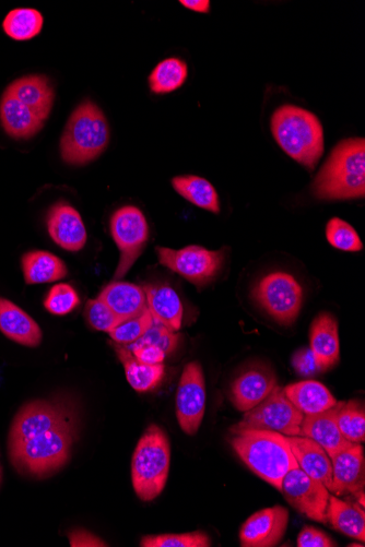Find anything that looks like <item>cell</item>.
<instances>
[{
	"label": "cell",
	"instance_id": "obj_2",
	"mask_svg": "<svg viewBox=\"0 0 365 547\" xmlns=\"http://www.w3.org/2000/svg\"><path fill=\"white\" fill-rule=\"evenodd\" d=\"M231 434L230 445L245 465L280 491L285 475L298 466L287 436L265 430H231Z\"/></svg>",
	"mask_w": 365,
	"mask_h": 547
},
{
	"label": "cell",
	"instance_id": "obj_4",
	"mask_svg": "<svg viewBox=\"0 0 365 547\" xmlns=\"http://www.w3.org/2000/svg\"><path fill=\"white\" fill-rule=\"evenodd\" d=\"M272 132L290 158L315 169L324 152V130L316 115L299 106H280L272 117Z\"/></svg>",
	"mask_w": 365,
	"mask_h": 547
},
{
	"label": "cell",
	"instance_id": "obj_30",
	"mask_svg": "<svg viewBox=\"0 0 365 547\" xmlns=\"http://www.w3.org/2000/svg\"><path fill=\"white\" fill-rule=\"evenodd\" d=\"M188 75L185 62L171 57L159 63L149 77V86L153 93L167 94L180 89Z\"/></svg>",
	"mask_w": 365,
	"mask_h": 547
},
{
	"label": "cell",
	"instance_id": "obj_42",
	"mask_svg": "<svg viewBox=\"0 0 365 547\" xmlns=\"http://www.w3.org/2000/svg\"><path fill=\"white\" fill-rule=\"evenodd\" d=\"M69 543L73 547H103L108 546L92 533L77 529L69 534Z\"/></svg>",
	"mask_w": 365,
	"mask_h": 547
},
{
	"label": "cell",
	"instance_id": "obj_28",
	"mask_svg": "<svg viewBox=\"0 0 365 547\" xmlns=\"http://www.w3.org/2000/svg\"><path fill=\"white\" fill-rule=\"evenodd\" d=\"M22 271L27 284L60 281L67 276L68 272L62 259L43 251H33L23 255Z\"/></svg>",
	"mask_w": 365,
	"mask_h": 547
},
{
	"label": "cell",
	"instance_id": "obj_6",
	"mask_svg": "<svg viewBox=\"0 0 365 547\" xmlns=\"http://www.w3.org/2000/svg\"><path fill=\"white\" fill-rule=\"evenodd\" d=\"M171 460L169 438L158 425H150L139 439L132 460V480L143 502L156 499L166 487Z\"/></svg>",
	"mask_w": 365,
	"mask_h": 547
},
{
	"label": "cell",
	"instance_id": "obj_14",
	"mask_svg": "<svg viewBox=\"0 0 365 547\" xmlns=\"http://www.w3.org/2000/svg\"><path fill=\"white\" fill-rule=\"evenodd\" d=\"M47 230L52 240L69 252H79L87 243V230L79 212L61 200L47 212Z\"/></svg>",
	"mask_w": 365,
	"mask_h": 547
},
{
	"label": "cell",
	"instance_id": "obj_35",
	"mask_svg": "<svg viewBox=\"0 0 365 547\" xmlns=\"http://www.w3.org/2000/svg\"><path fill=\"white\" fill-rule=\"evenodd\" d=\"M326 237L329 244L345 252H360L363 244L355 229L351 225L339 218H334L328 222L326 227Z\"/></svg>",
	"mask_w": 365,
	"mask_h": 547
},
{
	"label": "cell",
	"instance_id": "obj_18",
	"mask_svg": "<svg viewBox=\"0 0 365 547\" xmlns=\"http://www.w3.org/2000/svg\"><path fill=\"white\" fill-rule=\"evenodd\" d=\"M298 466L311 478L323 483L329 492L333 485L332 460L324 448L313 439L304 436H287Z\"/></svg>",
	"mask_w": 365,
	"mask_h": 547
},
{
	"label": "cell",
	"instance_id": "obj_38",
	"mask_svg": "<svg viewBox=\"0 0 365 547\" xmlns=\"http://www.w3.org/2000/svg\"><path fill=\"white\" fill-rule=\"evenodd\" d=\"M179 340V335H176L175 332L158 323V321L153 320V324L146 331V334L135 343L131 344V346L151 344V346H156L169 355L178 347Z\"/></svg>",
	"mask_w": 365,
	"mask_h": 547
},
{
	"label": "cell",
	"instance_id": "obj_19",
	"mask_svg": "<svg viewBox=\"0 0 365 547\" xmlns=\"http://www.w3.org/2000/svg\"><path fill=\"white\" fill-rule=\"evenodd\" d=\"M310 342V349L320 372L331 370L339 362L338 324L333 315L322 313L314 319Z\"/></svg>",
	"mask_w": 365,
	"mask_h": 547
},
{
	"label": "cell",
	"instance_id": "obj_16",
	"mask_svg": "<svg viewBox=\"0 0 365 547\" xmlns=\"http://www.w3.org/2000/svg\"><path fill=\"white\" fill-rule=\"evenodd\" d=\"M277 386V379L272 371L251 368L234 380L231 401L235 408L245 413L264 401Z\"/></svg>",
	"mask_w": 365,
	"mask_h": 547
},
{
	"label": "cell",
	"instance_id": "obj_41",
	"mask_svg": "<svg viewBox=\"0 0 365 547\" xmlns=\"http://www.w3.org/2000/svg\"><path fill=\"white\" fill-rule=\"evenodd\" d=\"M132 351L135 358L144 364L148 365H160L166 360L167 354L160 348L151 346V344H143V346H129L127 347Z\"/></svg>",
	"mask_w": 365,
	"mask_h": 547
},
{
	"label": "cell",
	"instance_id": "obj_15",
	"mask_svg": "<svg viewBox=\"0 0 365 547\" xmlns=\"http://www.w3.org/2000/svg\"><path fill=\"white\" fill-rule=\"evenodd\" d=\"M332 460L333 485L335 496L361 495L364 491V450L360 444H351L338 451Z\"/></svg>",
	"mask_w": 365,
	"mask_h": 547
},
{
	"label": "cell",
	"instance_id": "obj_32",
	"mask_svg": "<svg viewBox=\"0 0 365 547\" xmlns=\"http://www.w3.org/2000/svg\"><path fill=\"white\" fill-rule=\"evenodd\" d=\"M337 423L347 441L353 444L364 443L365 412L358 400L341 402L337 412Z\"/></svg>",
	"mask_w": 365,
	"mask_h": 547
},
{
	"label": "cell",
	"instance_id": "obj_22",
	"mask_svg": "<svg viewBox=\"0 0 365 547\" xmlns=\"http://www.w3.org/2000/svg\"><path fill=\"white\" fill-rule=\"evenodd\" d=\"M0 123L10 137L29 139L37 135L44 122L28 106L5 91L0 100Z\"/></svg>",
	"mask_w": 365,
	"mask_h": 547
},
{
	"label": "cell",
	"instance_id": "obj_12",
	"mask_svg": "<svg viewBox=\"0 0 365 547\" xmlns=\"http://www.w3.org/2000/svg\"><path fill=\"white\" fill-rule=\"evenodd\" d=\"M205 410L206 384L203 368L198 362H192L184 368L176 395V416L185 434H197L204 420Z\"/></svg>",
	"mask_w": 365,
	"mask_h": 547
},
{
	"label": "cell",
	"instance_id": "obj_40",
	"mask_svg": "<svg viewBox=\"0 0 365 547\" xmlns=\"http://www.w3.org/2000/svg\"><path fill=\"white\" fill-rule=\"evenodd\" d=\"M292 365L294 370L303 377H312L320 373L311 349H301L294 353Z\"/></svg>",
	"mask_w": 365,
	"mask_h": 547
},
{
	"label": "cell",
	"instance_id": "obj_17",
	"mask_svg": "<svg viewBox=\"0 0 365 547\" xmlns=\"http://www.w3.org/2000/svg\"><path fill=\"white\" fill-rule=\"evenodd\" d=\"M340 404L337 402L335 407L321 413L304 415L300 427V436L311 438L321 445L329 458L352 444L338 427L337 412Z\"/></svg>",
	"mask_w": 365,
	"mask_h": 547
},
{
	"label": "cell",
	"instance_id": "obj_8",
	"mask_svg": "<svg viewBox=\"0 0 365 547\" xmlns=\"http://www.w3.org/2000/svg\"><path fill=\"white\" fill-rule=\"evenodd\" d=\"M159 263L178 273L196 287L203 288L213 282L225 263L226 249L209 251L202 246H187L182 249L157 247Z\"/></svg>",
	"mask_w": 365,
	"mask_h": 547
},
{
	"label": "cell",
	"instance_id": "obj_44",
	"mask_svg": "<svg viewBox=\"0 0 365 547\" xmlns=\"http://www.w3.org/2000/svg\"><path fill=\"white\" fill-rule=\"evenodd\" d=\"M3 481V468L2 465H0V484H2Z\"/></svg>",
	"mask_w": 365,
	"mask_h": 547
},
{
	"label": "cell",
	"instance_id": "obj_24",
	"mask_svg": "<svg viewBox=\"0 0 365 547\" xmlns=\"http://www.w3.org/2000/svg\"><path fill=\"white\" fill-rule=\"evenodd\" d=\"M99 299L122 320L140 315L147 308L144 288L128 282L115 281L105 287Z\"/></svg>",
	"mask_w": 365,
	"mask_h": 547
},
{
	"label": "cell",
	"instance_id": "obj_36",
	"mask_svg": "<svg viewBox=\"0 0 365 547\" xmlns=\"http://www.w3.org/2000/svg\"><path fill=\"white\" fill-rule=\"evenodd\" d=\"M80 304L77 291L72 285L60 283L54 285L44 301V306L53 315L64 316L72 313Z\"/></svg>",
	"mask_w": 365,
	"mask_h": 547
},
{
	"label": "cell",
	"instance_id": "obj_20",
	"mask_svg": "<svg viewBox=\"0 0 365 547\" xmlns=\"http://www.w3.org/2000/svg\"><path fill=\"white\" fill-rule=\"evenodd\" d=\"M6 92L45 122L49 118L54 104V89L49 78L43 75H30L15 80Z\"/></svg>",
	"mask_w": 365,
	"mask_h": 547
},
{
	"label": "cell",
	"instance_id": "obj_25",
	"mask_svg": "<svg viewBox=\"0 0 365 547\" xmlns=\"http://www.w3.org/2000/svg\"><path fill=\"white\" fill-rule=\"evenodd\" d=\"M113 348L124 366L129 385L137 392H147L157 388L166 375V367L148 365L139 362L131 350L120 343H113Z\"/></svg>",
	"mask_w": 365,
	"mask_h": 547
},
{
	"label": "cell",
	"instance_id": "obj_31",
	"mask_svg": "<svg viewBox=\"0 0 365 547\" xmlns=\"http://www.w3.org/2000/svg\"><path fill=\"white\" fill-rule=\"evenodd\" d=\"M44 19L40 11L30 8L11 10L3 22L9 38L16 41L31 40L41 32Z\"/></svg>",
	"mask_w": 365,
	"mask_h": 547
},
{
	"label": "cell",
	"instance_id": "obj_10",
	"mask_svg": "<svg viewBox=\"0 0 365 547\" xmlns=\"http://www.w3.org/2000/svg\"><path fill=\"white\" fill-rule=\"evenodd\" d=\"M113 240L120 249L119 267L115 280H120L132 269L149 241V227L143 211L135 206H124L111 218Z\"/></svg>",
	"mask_w": 365,
	"mask_h": 547
},
{
	"label": "cell",
	"instance_id": "obj_9",
	"mask_svg": "<svg viewBox=\"0 0 365 547\" xmlns=\"http://www.w3.org/2000/svg\"><path fill=\"white\" fill-rule=\"evenodd\" d=\"M304 414L294 407L284 389L277 386L264 401L245 412L232 430H265L286 436H300Z\"/></svg>",
	"mask_w": 365,
	"mask_h": 547
},
{
	"label": "cell",
	"instance_id": "obj_34",
	"mask_svg": "<svg viewBox=\"0 0 365 547\" xmlns=\"http://www.w3.org/2000/svg\"><path fill=\"white\" fill-rule=\"evenodd\" d=\"M141 547H209L208 534L202 531L182 534L148 535L140 542Z\"/></svg>",
	"mask_w": 365,
	"mask_h": 547
},
{
	"label": "cell",
	"instance_id": "obj_26",
	"mask_svg": "<svg viewBox=\"0 0 365 547\" xmlns=\"http://www.w3.org/2000/svg\"><path fill=\"white\" fill-rule=\"evenodd\" d=\"M288 399L304 415L324 412L336 406L337 400L323 384L305 380L284 388Z\"/></svg>",
	"mask_w": 365,
	"mask_h": 547
},
{
	"label": "cell",
	"instance_id": "obj_37",
	"mask_svg": "<svg viewBox=\"0 0 365 547\" xmlns=\"http://www.w3.org/2000/svg\"><path fill=\"white\" fill-rule=\"evenodd\" d=\"M85 316L88 324L96 330L110 332L119 324L122 319L117 317L112 309L102 300H91L87 303Z\"/></svg>",
	"mask_w": 365,
	"mask_h": 547
},
{
	"label": "cell",
	"instance_id": "obj_27",
	"mask_svg": "<svg viewBox=\"0 0 365 547\" xmlns=\"http://www.w3.org/2000/svg\"><path fill=\"white\" fill-rule=\"evenodd\" d=\"M327 522L347 537L365 541V514L356 504L341 501L335 495H329L326 510Z\"/></svg>",
	"mask_w": 365,
	"mask_h": 547
},
{
	"label": "cell",
	"instance_id": "obj_33",
	"mask_svg": "<svg viewBox=\"0 0 365 547\" xmlns=\"http://www.w3.org/2000/svg\"><path fill=\"white\" fill-rule=\"evenodd\" d=\"M152 324L153 318L147 307L140 315L123 320L109 335L115 343L128 347L143 337Z\"/></svg>",
	"mask_w": 365,
	"mask_h": 547
},
{
	"label": "cell",
	"instance_id": "obj_43",
	"mask_svg": "<svg viewBox=\"0 0 365 547\" xmlns=\"http://www.w3.org/2000/svg\"><path fill=\"white\" fill-rule=\"evenodd\" d=\"M180 3L187 9L196 11V13L207 14L210 10L208 0H182Z\"/></svg>",
	"mask_w": 365,
	"mask_h": 547
},
{
	"label": "cell",
	"instance_id": "obj_29",
	"mask_svg": "<svg viewBox=\"0 0 365 547\" xmlns=\"http://www.w3.org/2000/svg\"><path fill=\"white\" fill-rule=\"evenodd\" d=\"M172 185L176 192L193 205L216 214L220 212L218 193L205 178L194 175L178 176L173 178Z\"/></svg>",
	"mask_w": 365,
	"mask_h": 547
},
{
	"label": "cell",
	"instance_id": "obj_11",
	"mask_svg": "<svg viewBox=\"0 0 365 547\" xmlns=\"http://www.w3.org/2000/svg\"><path fill=\"white\" fill-rule=\"evenodd\" d=\"M280 492L299 513L320 523H327L326 510L329 491L327 487L310 477L299 466L285 475Z\"/></svg>",
	"mask_w": 365,
	"mask_h": 547
},
{
	"label": "cell",
	"instance_id": "obj_21",
	"mask_svg": "<svg viewBox=\"0 0 365 547\" xmlns=\"http://www.w3.org/2000/svg\"><path fill=\"white\" fill-rule=\"evenodd\" d=\"M0 331L21 346L37 348L43 334L35 320L13 302L0 297Z\"/></svg>",
	"mask_w": 365,
	"mask_h": 547
},
{
	"label": "cell",
	"instance_id": "obj_23",
	"mask_svg": "<svg viewBox=\"0 0 365 547\" xmlns=\"http://www.w3.org/2000/svg\"><path fill=\"white\" fill-rule=\"evenodd\" d=\"M147 307L158 323L173 332L182 327L183 304L178 293L168 285H145Z\"/></svg>",
	"mask_w": 365,
	"mask_h": 547
},
{
	"label": "cell",
	"instance_id": "obj_3",
	"mask_svg": "<svg viewBox=\"0 0 365 547\" xmlns=\"http://www.w3.org/2000/svg\"><path fill=\"white\" fill-rule=\"evenodd\" d=\"M315 197L326 200L363 198L365 195V141L351 138L339 142L316 175Z\"/></svg>",
	"mask_w": 365,
	"mask_h": 547
},
{
	"label": "cell",
	"instance_id": "obj_1",
	"mask_svg": "<svg viewBox=\"0 0 365 547\" xmlns=\"http://www.w3.org/2000/svg\"><path fill=\"white\" fill-rule=\"evenodd\" d=\"M76 441V424L61 404L34 400L11 423L8 454L15 469L34 479L51 477L66 466Z\"/></svg>",
	"mask_w": 365,
	"mask_h": 547
},
{
	"label": "cell",
	"instance_id": "obj_7",
	"mask_svg": "<svg viewBox=\"0 0 365 547\" xmlns=\"http://www.w3.org/2000/svg\"><path fill=\"white\" fill-rule=\"evenodd\" d=\"M252 295L255 302L282 326H291L301 312L303 289L290 273H268L257 282Z\"/></svg>",
	"mask_w": 365,
	"mask_h": 547
},
{
	"label": "cell",
	"instance_id": "obj_13",
	"mask_svg": "<svg viewBox=\"0 0 365 547\" xmlns=\"http://www.w3.org/2000/svg\"><path fill=\"white\" fill-rule=\"evenodd\" d=\"M288 523L289 511L285 507L259 510L244 522L240 531L241 546H276L284 538Z\"/></svg>",
	"mask_w": 365,
	"mask_h": 547
},
{
	"label": "cell",
	"instance_id": "obj_39",
	"mask_svg": "<svg viewBox=\"0 0 365 547\" xmlns=\"http://www.w3.org/2000/svg\"><path fill=\"white\" fill-rule=\"evenodd\" d=\"M298 547H333L337 543L326 533L313 527H305L299 534Z\"/></svg>",
	"mask_w": 365,
	"mask_h": 547
},
{
	"label": "cell",
	"instance_id": "obj_5",
	"mask_svg": "<svg viewBox=\"0 0 365 547\" xmlns=\"http://www.w3.org/2000/svg\"><path fill=\"white\" fill-rule=\"evenodd\" d=\"M110 141V129L100 107L92 101L82 102L69 117L61 139L65 162L85 165L101 156Z\"/></svg>",
	"mask_w": 365,
	"mask_h": 547
}]
</instances>
